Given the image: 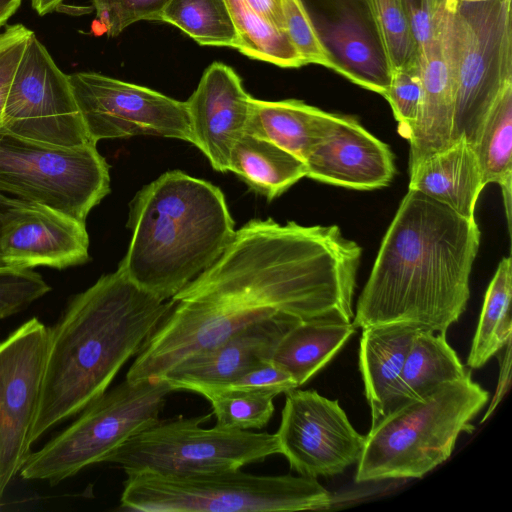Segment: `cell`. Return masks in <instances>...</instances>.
<instances>
[{"mask_svg":"<svg viewBox=\"0 0 512 512\" xmlns=\"http://www.w3.org/2000/svg\"><path fill=\"white\" fill-rule=\"evenodd\" d=\"M335 9L313 19L319 37L346 79L383 96L390 70L363 0H331ZM312 17V16H311Z\"/></svg>","mask_w":512,"mask_h":512,"instance_id":"cell-19","label":"cell"},{"mask_svg":"<svg viewBox=\"0 0 512 512\" xmlns=\"http://www.w3.org/2000/svg\"><path fill=\"white\" fill-rule=\"evenodd\" d=\"M275 26L285 31L282 12V0H244Z\"/></svg>","mask_w":512,"mask_h":512,"instance_id":"cell-41","label":"cell"},{"mask_svg":"<svg viewBox=\"0 0 512 512\" xmlns=\"http://www.w3.org/2000/svg\"><path fill=\"white\" fill-rule=\"evenodd\" d=\"M419 63L390 73V82L383 97L388 101L398 122L399 133L408 139L416 121L421 102Z\"/></svg>","mask_w":512,"mask_h":512,"instance_id":"cell-34","label":"cell"},{"mask_svg":"<svg viewBox=\"0 0 512 512\" xmlns=\"http://www.w3.org/2000/svg\"><path fill=\"white\" fill-rule=\"evenodd\" d=\"M170 0H92L101 31L109 37L143 20L160 21Z\"/></svg>","mask_w":512,"mask_h":512,"instance_id":"cell-35","label":"cell"},{"mask_svg":"<svg viewBox=\"0 0 512 512\" xmlns=\"http://www.w3.org/2000/svg\"><path fill=\"white\" fill-rule=\"evenodd\" d=\"M21 0H0V28L16 12Z\"/></svg>","mask_w":512,"mask_h":512,"instance_id":"cell-42","label":"cell"},{"mask_svg":"<svg viewBox=\"0 0 512 512\" xmlns=\"http://www.w3.org/2000/svg\"><path fill=\"white\" fill-rule=\"evenodd\" d=\"M463 2H484V1H490V0H458Z\"/></svg>","mask_w":512,"mask_h":512,"instance_id":"cell-45","label":"cell"},{"mask_svg":"<svg viewBox=\"0 0 512 512\" xmlns=\"http://www.w3.org/2000/svg\"><path fill=\"white\" fill-rule=\"evenodd\" d=\"M228 171L272 200L306 176V165L274 143L245 133L232 149Z\"/></svg>","mask_w":512,"mask_h":512,"instance_id":"cell-25","label":"cell"},{"mask_svg":"<svg viewBox=\"0 0 512 512\" xmlns=\"http://www.w3.org/2000/svg\"><path fill=\"white\" fill-rule=\"evenodd\" d=\"M382 46L390 73L419 63L402 0H363Z\"/></svg>","mask_w":512,"mask_h":512,"instance_id":"cell-31","label":"cell"},{"mask_svg":"<svg viewBox=\"0 0 512 512\" xmlns=\"http://www.w3.org/2000/svg\"><path fill=\"white\" fill-rule=\"evenodd\" d=\"M454 79L453 142L469 145L497 99L512 87L511 0L458 1L447 29Z\"/></svg>","mask_w":512,"mask_h":512,"instance_id":"cell-8","label":"cell"},{"mask_svg":"<svg viewBox=\"0 0 512 512\" xmlns=\"http://www.w3.org/2000/svg\"><path fill=\"white\" fill-rule=\"evenodd\" d=\"M48 341L36 317L0 341V500L31 453Z\"/></svg>","mask_w":512,"mask_h":512,"instance_id":"cell-13","label":"cell"},{"mask_svg":"<svg viewBox=\"0 0 512 512\" xmlns=\"http://www.w3.org/2000/svg\"><path fill=\"white\" fill-rule=\"evenodd\" d=\"M469 374L448 344L446 333L421 329L411 343L400 375L399 407Z\"/></svg>","mask_w":512,"mask_h":512,"instance_id":"cell-26","label":"cell"},{"mask_svg":"<svg viewBox=\"0 0 512 512\" xmlns=\"http://www.w3.org/2000/svg\"><path fill=\"white\" fill-rule=\"evenodd\" d=\"M128 226L132 237L118 270L162 300L209 268L236 232L222 191L177 170L137 193Z\"/></svg>","mask_w":512,"mask_h":512,"instance_id":"cell-4","label":"cell"},{"mask_svg":"<svg viewBox=\"0 0 512 512\" xmlns=\"http://www.w3.org/2000/svg\"><path fill=\"white\" fill-rule=\"evenodd\" d=\"M332 496L316 478L254 475L241 469L188 475L127 474L120 509L135 512L325 510Z\"/></svg>","mask_w":512,"mask_h":512,"instance_id":"cell-6","label":"cell"},{"mask_svg":"<svg viewBox=\"0 0 512 512\" xmlns=\"http://www.w3.org/2000/svg\"><path fill=\"white\" fill-rule=\"evenodd\" d=\"M362 249L337 225L251 220L172 300L130 366V382L157 379L251 323L278 315L350 322Z\"/></svg>","mask_w":512,"mask_h":512,"instance_id":"cell-1","label":"cell"},{"mask_svg":"<svg viewBox=\"0 0 512 512\" xmlns=\"http://www.w3.org/2000/svg\"><path fill=\"white\" fill-rule=\"evenodd\" d=\"M338 117L339 114L296 99L266 101L252 98L246 133L268 140L305 160Z\"/></svg>","mask_w":512,"mask_h":512,"instance_id":"cell-23","label":"cell"},{"mask_svg":"<svg viewBox=\"0 0 512 512\" xmlns=\"http://www.w3.org/2000/svg\"><path fill=\"white\" fill-rule=\"evenodd\" d=\"M33 34L22 24L9 25L0 33V127L16 68Z\"/></svg>","mask_w":512,"mask_h":512,"instance_id":"cell-39","label":"cell"},{"mask_svg":"<svg viewBox=\"0 0 512 512\" xmlns=\"http://www.w3.org/2000/svg\"><path fill=\"white\" fill-rule=\"evenodd\" d=\"M0 128L54 146L79 147L92 143L69 76L60 70L35 34L16 68Z\"/></svg>","mask_w":512,"mask_h":512,"instance_id":"cell-11","label":"cell"},{"mask_svg":"<svg viewBox=\"0 0 512 512\" xmlns=\"http://www.w3.org/2000/svg\"><path fill=\"white\" fill-rule=\"evenodd\" d=\"M480 235L475 218L408 188L357 301L353 326L400 322L446 333L466 309Z\"/></svg>","mask_w":512,"mask_h":512,"instance_id":"cell-2","label":"cell"},{"mask_svg":"<svg viewBox=\"0 0 512 512\" xmlns=\"http://www.w3.org/2000/svg\"><path fill=\"white\" fill-rule=\"evenodd\" d=\"M211 415L158 419L129 437L105 462L126 474L188 475L241 469L280 454L275 433L202 427Z\"/></svg>","mask_w":512,"mask_h":512,"instance_id":"cell-9","label":"cell"},{"mask_svg":"<svg viewBox=\"0 0 512 512\" xmlns=\"http://www.w3.org/2000/svg\"><path fill=\"white\" fill-rule=\"evenodd\" d=\"M277 432L280 454L299 475L316 478L343 473L357 464L365 436L349 422L337 400L315 390L285 393Z\"/></svg>","mask_w":512,"mask_h":512,"instance_id":"cell-14","label":"cell"},{"mask_svg":"<svg viewBox=\"0 0 512 512\" xmlns=\"http://www.w3.org/2000/svg\"><path fill=\"white\" fill-rule=\"evenodd\" d=\"M485 185L501 187L509 231L512 196V87L497 99L470 144Z\"/></svg>","mask_w":512,"mask_h":512,"instance_id":"cell-27","label":"cell"},{"mask_svg":"<svg viewBox=\"0 0 512 512\" xmlns=\"http://www.w3.org/2000/svg\"><path fill=\"white\" fill-rule=\"evenodd\" d=\"M236 31V48L243 55L282 68L304 66L286 32L244 0H225Z\"/></svg>","mask_w":512,"mask_h":512,"instance_id":"cell-29","label":"cell"},{"mask_svg":"<svg viewBox=\"0 0 512 512\" xmlns=\"http://www.w3.org/2000/svg\"><path fill=\"white\" fill-rule=\"evenodd\" d=\"M68 76L92 143L154 135L193 144L185 101L99 73Z\"/></svg>","mask_w":512,"mask_h":512,"instance_id":"cell-12","label":"cell"},{"mask_svg":"<svg viewBox=\"0 0 512 512\" xmlns=\"http://www.w3.org/2000/svg\"><path fill=\"white\" fill-rule=\"evenodd\" d=\"M293 377L272 359L248 370L219 389H236L276 396L297 388Z\"/></svg>","mask_w":512,"mask_h":512,"instance_id":"cell-38","label":"cell"},{"mask_svg":"<svg viewBox=\"0 0 512 512\" xmlns=\"http://www.w3.org/2000/svg\"><path fill=\"white\" fill-rule=\"evenodd\" d=\"M163 379H127L92 401L80 416L42 448L31 452L19 474L51 485L105 462L129 437L159 419L172 392Z\"/></svg>","mask_w":512,"mask_h":512,"instance_id":"cell-7","label":"cell"},{"mask_svg":"<svg viewBox=\"0 0 512 512\" xmlns=\"http://www.w3.org/2000/svg\"><path fill=\"white\" fill-rule=\"evenodd\" d=\"M449 22L432 45L419 54L422 93L408 137L409 171L453 142L455 90L447 41Z\"/></svg>","mask_w":512,"mask_h":512,"instance_id":"cell-20","label":"cell"},{"mask_svg":"<svg viewBox=\"0 0 512 512\" xmlns=\"http://www.w3.org/2000/svg\"><path fill=\"white\" fill-rule=\"evenodd\" d=\"M512 261L504 257L486 290L482 311L467 359L478 369L511 340Z\"/></svg>","mask_w":512,"mask_h":512,"instance_id":"cell-28","label":"cell"},{"mask_svg":"<svg viewBox=\"0 0 512 512\" xmlns=\"http://www.w3.org/2000/svg\"><path fill=\"white\" fill-rule=\"evenodd\" d=\"M299 321L283 314L246 325L218 344L182 360L161 378L173 391L200 394L223 388L253 367L271 360L283 335Z\"/></svg>","mask_w":512,"mask_h":512,"instance_id":"cell-16","label":"cell"},{"mask_svg":"<svg viewBox=\"0 0 512 512\" xmlns=\"http://www.w3.org/2000/svg\"><path fill=\"white\" fill-rule=\"evenodd\" d=\"M304 162L307 177L355 190L388 186L396 172L390 147L355 117L341 114Z\"/></svg>","mask_w":512,"mask_h":512,"instance_id":"cell-18","label":"cell"},{"mask_svg":"<svg viewBox=\"0 0 512 512\" xmlns=\"http://www.w3.org/2000/svg\"><path fill=\"white\" fill-rule=\"evenodd\" d=\"M109 192V166L96 144L54 146L0 128V193L85 222Z\"/></svg>","mask_w":512,"mask_h":512,"instance_id":"cell-10","label":"cell"},{"mask_svg":"<svg viewBox=\"0 0 512 512\" xmlns=\"http://www.w3.org/2000/svg\"><path fill=\"white\" fill-rule=\"evenodd\" d=\"M488 398L469 374L402 405L365 436L355 481L423 477L450 457Z\"/></svg>","mask_w":512,"mask_h":512,"instance_id":"cell-5","label":"cell"},{"mask_svg":"<svg viewBox=\"0 0 512 512\" xmlns=\"http://www.w3.org/2000/svg\"><path fill=\"white\" fill-rule=\"evenodd\" d=\"M161 22L177 27L199 45L236 48V31L225 0H170Z\"/></svg>","mask_w":512,"mask_h":512,"instance_id":"cell-30","label":"cell"},{"mask_svg":"<svg viewBox=\"0 0 512 512\" xmlns=\"http://www.w3.org/2000/svg\"><path fill=\"white\" fill-rule=\"evenodd\" d=\"M458 0H402L419 54L443 33Z\"/></svg>","mask_w":512,"mask_h":512,"instance_id":"cell-36","label":"cell"},{"mask_svg":"<svg viewBox=\"0 0 512 512\" xmlns=\"http://www.w3.org/2000/svg\"><path fill=\"white\" fill-rule=\"evenodd\" d=\"M284 28L304 65L317 64L344 76L340 65L322 43L302 0H282Z\"/></svg>","mask_w":512,"mask_h":512,"instance_id":"cell-33","label":"cell"},{"mask_svg":"<svg viewBox=\"0 0 512 512\" xmlns=\"http://www.w3.org/2000/svg\"><path fill=\"white\" fill-rule=\"evenodd\" d=\"M172 304L138 287L118 269L77 294L49 328L32 444L102 395Z\"/></svg>","mask_w":512,"mask_h":512,"instance_id":"cell-3","label":"cell"},{"mask_svg":"<svg viewBox=\"0 0 512 512\" xmlns=\"http://www.w3.org/2000/svg\"><path fill=\"white\" fill-rule=\"evenodd\" d=\"M50 289L32 269L0 268V320L24 310Z\"/></svg>","mask_w":512,"mask_h":512,"instance_id":"cell-37","label":"cell"},{"mask_svg":"<svg viewBox=\"0 0 512 512\" xmlns=\"http://www.w3.org/2000/svg\"><path fill=\"white\" fill-rule=\"evenodd\" d=\"M505 350L502 353L501 360V368L499 373V381L497 385V389L495 395L488 407L487 412L485 413L481 423L485 422V420L492 414L494 409L500 403L502 398L504 397L511 380V340L506 343L504 346Z\"/></svg>","mask_w":512,"mask_h":512,"instance_id":"cell-40","label":"cell"},{"mask_svg":"<svg viewBox=\"0 0 512 512\" xmlns=\"http://www.w3.org/2000/svg\"><path fill=\"white\" fill-rule=\"evenodd\" d=\"M252 98L232 67L213 62L185 101L193 144L217 171H228L232 149L246 133Z\"/></svg>","mask_w":512,"mask_h":512,"instance_id":"cell-17","label":"cell"},{"mask_svg":"<svg viewBox=\"0 0 512 512\" xmlns=\"http://www.w3.org/2000/svg\"><path fill=\"white\" fill-rule=\"evenodd\" d=\"M409 189L474 219L477 200L486 186L471 146L464 137L420 161L409 171Z\"/></svg>","mask_w":512,"mask_h":512,"instance_id":"cell-22","label":"cell"},{"mask_svg":"<svg viewBox=\"0 0 512 512\" xmlns=\"http://www.w3.org/2000/svg\"><path fill=\"white\" fill-rule=\"evenodd\" d=\"M421 329L400 322L362 328L359 368L371 408V427L399 407L400 375L411 343Z\"/></svg>","mask_w":512,"mask_h":512,"instance_id":"cell-21","label":"cell"},{"mask_svg":"<svg viewBox=\"0 0 512 512\" xmlns=\"http://www.w3.org/2000/svg\"><path fill=\"white\" fill-rule=\"evenodd\" d=\"M85 222L55 209L12 198L1 218L0 255L6 267L63 269L89 259Z\"/></svg>","mask_w":512,"mask_h":512,"instance_id":"cell-15","label":"cell"},{"mask_svg":"<svg viewBox=\"0 0 512 512\" xmlns=\"http://www.w3.org/2000/svg\"><path fill=\"white\" fill-rule=\"evenodd\" d=\"M355 329L351 321L301 320L283 335L272 360L285 369L299 387L337 354Z\"/></svg>","mask_w":512,"mask_h":512,"instance_id":"cell-24","label":"cell"},{"mask_svg":"<svg viewBox=\"0 0 512 512\" xmlns=\"http://www.w3.org/2000/svg\"><path fill=\"white\" fill-rule=\"evenodd\" d=\"M62 2L63 0H31V5L40 16H43L56 10Z\"/></svg>","mask_w":512,"mask_h":512,"instance_id":"cell-43","label":"cell"},{"mask_svg":"<svg viewBox=\"0 0 512 512\" xmlns=\"http://www.w3.org/2000/svg\"><path fill=\"white\" fill-rule=\"evenodd\" d=\"M12 198L7 197L6 195L0 193V230H1V218L4 210L9 206ZM6 265L4 264L1 255H0V268H5Z\"/></svg>","mask_w":512,"mask_h":512,"instance_id":"cell-44","label":"cell"},{"mask_svg":"<svg viewBox=\"0 0 512 512\" xmlns=\"http://www.w3.org/2000/svg\"><path fill=\"white\" fill-rule=\"evenodd\" d=\"M211 404L216 425L239 430L262 429L270 421L274 396L236 389H210L200 393Z\"/></svg>","mask_w":512,"mask_h":512,"instance_id":"cell-32","label":"cell"}]
</instances>
